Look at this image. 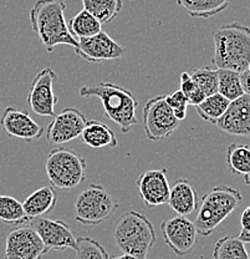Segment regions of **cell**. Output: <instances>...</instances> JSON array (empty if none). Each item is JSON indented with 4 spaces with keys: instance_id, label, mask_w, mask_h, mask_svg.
Instances as JSON below:
<instances>
[{
    "instance_id": "7",
    "label": "cell",
    "mask_w": 250,
    "mask_h": 259,
    "mask_svg": "<svg viewBox=\"0 0 250 259\" xmlns=\"http://www.w3.org/2000/svg\"><path fill=\"white\" fill-rule=\"evenodd\" d=\"M75 221L83 226H97L111 217L118 202L101 185H90L74 201Z\"/></svg>"
},
{
    "instance_id": "4",
    "label": "cell",
    "mask_w": 250,
    "mask_h": 259,
    "mask_svg": "<svg viewBox=\"0 0 250 259\" xmlns=\"http://www.w3.org/2000/svg\"><path fill=\"white\" fill-rule=\"evenodd\" d=\"M156 238L157 237L152 222L143 213L137 210L125 212L115 225L114 239L118 249L137 259H147Z\"/></svg>"
},
{
    "instance_id": "15",
    "label": "cell",
    "mask_w": 250,
    "mask_h": 259,
    "mask_svg": "<svg viewBox=\"0 0 250 259\" xmlns=\"http://www.w3.org/2000/svg\"><path fill=\"white\" fill-rule=\"evenodd\" d=\"M167 168L148 169L137 178V187L144 204L148 207H158L168 203L169 185Z\"/></svg>"
},
{
    "instance_id": "19",
    "label": "cell",
    "mask_w": 250,
    "mask_h": 259,
    "mask_svg": "<svg viewBox=\"0 0 250 259\" xmlns=\"http://www.w3.org/2000/svg\"><path fill=\"white\" fill-rule=\"evenodd\" d=\"M23 208L26 217L29 218V222L34 218L42 217L47 214L51 210L55 209L58 204V193L51 186H44V187L37 188L30 196L25 198L23 202Z\"/></svg>"
},
{
    "instance_id": "28",
    "label": "cell",
    "mask_w": 250,
    "mask_h": 259,
    "mask_svg": "<svg viewBox=\"0 0 250 259\" xmlns=\"http://www.w3.org/2000/svg\"><path fill=\"white\" fill-rule=\"evenodd\" d=\"M0 220L10 226L29 222L21 202H19L14 197L5 196V194H0Z\"/></svg>"
},
{
    "instance_id": "30",
    "label": "cell",
    "mask_w": 250,
    "mask_h": 259,
    "mask_svg": "<svg viewBox=\"0 0 250 259\" xmlns=\"http://www.w3.org/2000/svg\"><path fill=\"white\" fill-rule=\"evenodd\" d=\"M76 259H110L109 253L96 239L90 237L76 238Z\"/></svg>"
},
{
    "instance_id": "12",
    "label": "cell",
    "mask_w": 250,
    "mask_h": 259,
    "mask_svg": "<svg viewBox=\"0 0 250 259\" xmlns=\"http://www.w3.org/2000/svg\"><path fill=\"white\" fill-rule=\"evenodd\" d=\"M86 120L85 115L76 107H66L59 115L54 116L45 131L46 141L51 145H63L79 139Z\"/></svg>"
},
{
    "instance_id": "24",
    "label": "cell",
    "mask_w": 250,
    "mask_h": 259,
    "mask_svg": "<svg viewBox=\"0 0 250 259\" xmlns=\"http://www.w3.org/2000/svg\"><path fill=\"white\" fill-rule=\"evenodd\" d=\"M101 24L95 16H92L85 9L77 13L74 18L67 21V28L75 39L90 37L101 31Z\"/></svg>"
},
{
    "instance_id": "13",
    "label": "cell",
    "mask_w": 250,
    "mask_h": 259,
    "mask_svg": "<svg viewBox=\"0 0 250 259\" xmlns=\"http://www.w3.org/2000/svg\"><path fill=\"white\" fill-rule=\"evenodd\" d=\"M75 53L88 63H101L106 60H116L125 54L126 49L115 41L105 31L97 32L90 37L77 39Z\"/></svg>"
},
{
    "instance_id": "3",
    "label": "cell",
    "mask_w": 250,
    "mask_h": 259,
    "mask_svg": "<svg viewBox=\"0 0 250 259\" xmlns=\"http://www.w3.org/2000/svg\"><path fill=\"white\" fill-rule=\"evenodd\" d=\"M213 64L218 69L243 72L250 66V30L239 23L220 26L213 36Z\"/></svg>"
},
{
    "instance_id": "20",
    "label": "cell",
    "mask_w": 250,
    "mask_h": 259,
    "mask_svg": "<svg viewBox=\"0 0 250 259\" xmlns=\"http://www.w3.org/2000/svg\"><path fill=\"white\" fill-rule=\"evenodd\" d=\"M80 139L83 145L88 146L95 150H101L105 147L115 148L118 145V140L106 123L98 122V121L91 120L87 121L83 127Z\"/></svg>"
},
{
    "instance_id": "23",
    "label": "cell",
    "mask_w": 250,
    "mask_h": 259,
    "mask_svg": "<svg viewBox=\"0 0 250 259\" xmlns=\"http://www.w3.org/2000/svg\"><path fill=\"white\" fill-rule=\"evenodd\" d=\"M83 9L95 16L100 24H109L116 19L123 8V0H81Z\"/></svg>"
},
{
    "instance_id": "25",
    "label": "cell",
    "mask_w": 250,
    "mask_h": 259,
    "mask_svg": "<svg viewBox=\"0 0 250 259\" xmlns=\"http://www.w3.org/2000/svg\"><path fill=\"white\" fill-rule=\"evenodd\" d=\"M218 94L233 101L238 97L245 95L240 82V72L233 70L218 69ZM248 95V94H246Z\"/></svg>"
},
{
    "instance_id": "6",
    "label": "cell",
    "mask_w": 250,
    "mask_h": 259,
    "mask_svg": "<svg viewBox=\"0 0 250 259\" xmlns=\"http://www.w3.org/2000/svg\"><path fill=\"white\" fill-rule=\"evenodd\" d=\"M45 171L51 187L71 191L86 180V160L67 148H54L47 155Z\"/></svg>"
},
{
    "instance_id": "5",
    "label": "cell",
    "mask_w": 250,
    "mask_h": 259,
    "mask_svg": "<svg viewBox=\"0 0 250 259\" xmlns=\"http://www.w3.org/2000/svg\"><path fill=\"white\" fill-rule=\"evenodd\" d=\"M243 196L230 186H216L201 198L194 223L197 234L209 237L217 227L235 210Z\"/></svg>"
},
{
    "instance_id": "35",
    "label": "cell",
    "mask_w": 250,
    "mask_h": 259,
    "mask_svg": "<svg viewBox=\"0 0 250 259\" xmlns=\"http://www.w3.org/2000/svg\"><path fill=\"white\" fill-rule=\"evenodd\" d=\"M110 259H137V258L133 257V255L125 254V253H123L122 255H114V257H110Z\"/></svg>"
},
{
    "instance_id": "33",
    "label": "cell",
    "mask_w": 250,
    "mask_h": 259,
    "mask_svg": "<svg viewBox=\"0 0 250 259\" xmlns=\"http://www.w3.org/2000/svg\"><path fill=\"white\" fill-rule=\"evenodd\" d=\"M198 89V86L195 85L194 81L190 77L189 72L183 71L181 74V89L179 90L184 94L185 97H189Z\"/></svg>"
},
{
    "instance_id": "22",
    "label": "cell",
    "mask_w": 250,
    "mask_h": 259,
    "mask_svg": "<svg viewBox=\"0 0 250 259\" xmlns=\"http://www.w3.org/2000/svg\"><path fill=\"white\" fill-rule=\"evenodd\" d=\"M227 164L229 171L235 176L243 177L244 183L249 185L250 180V148L248 145L233 144L227 150Z\"/></svg>"
},
{
    "instance_id": "14",
    "label": "cell",
    "mask_w": 250,
    "mask_h": 259,
    "mask_svg": "<svg viewBox=\"0 0 250 259\" xmlns=\"http://www.w3.org/2000/svg\"><path fill=\"white\" fill-rule=\"evenodd\" d=\"M29 223L40 237L47 250H75L76 248V238L69 225L64 221L37 217Z\"/></svg>"
},
{
    "instance_id": "11",
    "label": "cell",
    "mask_w": 250,
    "mask_h": 259,
    "mask_svg": "<svg viewBox=\"0 0 250 259\" xmlns=\"http://www.w3.org/2000/svg\"><path fill=\"white\" fill-rule=\"evenodd\" d=\"M47 252L31 227L13 229L5 239V259H41Z\"/></svg>"
},
{
    "instance_id": "9",
    "label": "cell",
    "mask_w": 250,
    "mask_h": 259,
    "mask_svg": "<svg viewBox=\"0 0 250 259\" xmlns=\"http://www.w3.org/2000/svg\"><path fill=\"white\" fill-rule=\"evenodd\" d=\"M58 79L51 67H45L35 75L28 94V105L31 111L44 117L55 116L59 97L54 93V82Z\"/></svg>"
},
{
    "instance_id": "21",
    "label": "cell",
    "mask_w": 250,
    "mask_h": 259,
    "mask_svg": "<svg viewBox=\"0 0 250 259\" xmlns=\"http://www.w3.org/2000/svg\"><path fill=\"white\" fill-rule=\"evenodd\" d=\"M230 0H177L188 15L195 19H209L224 12Z\"/></svg>"
},
{
    "instance_id": "34",
    "label": "cell",
    "mask_w": 250,
    "mask_h": 259,
    "mask_svg": "<svg viewBox=\"0 0 250 259\" xmlns=\"http://www.w3.org/2000/svg\"><path fill=\"white\" fill-rule=\"evenodd\" d=\"M249 79H250V69L245 70V71L240 72V82L244 89V93L249 95Z\"/></svg>"
},
{
    "instance_id": "27",
    "label": "cell",
    "mask_w": 250,
    "mask_h": 259,
    "mask_svg": "<svg viewBox=\"0 0 250 259\" xmlns=\"http://www.w3.org/2000/svg\"><path fill=\"white\" fill-rule=\"evenodd\" d=\"M213 259H249L245 243L235 237H223L214 244Z\"/></svg>"
},
{
    "instance_id": "29",
    "label": "cell",
    "mask_w": 250,
    "mask_h": 259,
    "mask_svg": "<svg viewBox=\"0 0 250 259\" xmlns=\"http://www.w3.org/2000/svg\"><path fill=\"white\" fill-rule=\"evenodd\" d=\"M189 75L206 97L217 94L218 70L211 69L209 66L197 67V69H193V71L189 72Z\"/></svg>"
},
{
    "instance_id": "2",
    "label": "cell",
    "mask_w": 250,
    "mask_h": 259,
    "mask_svg": "<svg viewBox=\"0 0 250 259\" xmlns=\"http://www.w3.org/2000/svg\"><path fill=\"white\" fill-rule=\"evenodd\" d=\"M79 95L85 99H100L105 115L115 122L123 134H127L137 123L136 97L130 90L114 82H98L80 89Z\"/></svg>"
},
{
    "instance_id": "1",
    "label": "cell",
    "mask_w": 250,
    "mask_h": 259,
    "mask_svg": "<svg viewBox=\"0 0 250 259\" xmlns=\"http://www.w3.org/2000/svg\"><path fill=\"white\" fill-rule=\"evenodd\" d=\"M66 4L61 0H36L29 15L33 30L45 50L53 53L58 45L76 48L77 41L67 28Z\"/></svg>"
},
{
    "instance_id": "17",
    "label": "cell",
    "mask_w": 250,
    "mask_h": 259,
    "mask_svg": "<svg viewBox=\"0 0 250 259\" xmlns=\"http://www.w3.org/2000/svg\"><path fill=\"white\" fill-rule=\"evenodd\" d=\"M0 125L8 135L26 142L39 140L45 132V128L33 120L25 110H19L15 107H8L5 110L0 120Z\"/></svg>"
},
{
    "instance_id": "16",
    "label": "cell",
    "mask_w": 250,
    "mask_h": 259,
    "mask_svg": "<svg viewBox=\"0 0 250 259\" xmlns=\"http://www.w3.org/2000/svg\"><path fill=\"white\" fill-rule=\"evenodd\" d=\"M216 125L225 134L248 137L250 134V96L245 94L230 101Z\"/></svg>"
},
{
    "instance_id": "10",
    "label": "cell",
    "mask_w": 250,
    "mask_h": 259,
    "mask_svg": "<svg viewBox=\"0 0 250 259\" xmlns=\"http://www.w3.org/2000/svg\"><path fill=\"white\" fill-rule=\"evenodd\" d=\"M161 233L166 244L179 257L189 254L197 243L194 223L184 215L168 218L161 223Z\"/></svg>"
},
{
    "instance_id": "26",
    "label": "cell",
    "mask_w": 250,
    "mask_h": 259,
    "mask_svg": "<svg viewBox=\"0 0 250 259\" xmlns=\"http://www.w3.org/2000/svg\"><path fill=\"white\" fill-rule=\"evenodd\" d=\"M229 102V100H227L224 96L217 93L211 96H207L199 105L195 106V110H197V113L199 115L202 120L216 125L217 121L225 112Z\"/></svg>"
},
{
    "instance_id": "31",
    "label": "cell",
    "mask_w": 250,
    "mask_h": 259,
    "mask_svg": "<svg viewBox=\"0 0 250 259\" xmlns=\"http://www.w3.org/2000/svg\"><path fill=\"white\" fill-rule=\"evenodd\" d=\"M166 102L171 110L173 111L174 116L178 121L184 120L185 116H187V107H188V101L187 97L184 96V94L181 90L174 91L171 95L166 96Z\"/></svg>"
},
{
    "instance_id": "18",
    "label": "cell",
    "mask_w": 250,
    "mask_h": 259,
    "mask_svg": "<svg viewBox=\"0 0 250 259\" xmlns=\"http://www.w3.org/2000/svg\"><path fill=\"white\" fill-rule=\"evenodd\" d=\"M168 204L178 215H188L198 208L199 197L192 182L185 178L176 181L169 190Z\"/></svg>"
},
{
    "instance_id": "32",
    "label": "cell",
    "mask_w": 250,
    "mask_h": 259,
    "mask_svg": "<svg viewBox=\"0 0 250 259\" xmlns=\"http://www.w3.org/2000/svg\"><path fill=\"white\" fill-rule=\"evenodd\" d=\"M249 213H250V207H245V209L243 210L241 213V217H240V227H241V231L239 237L236 238L239 239L240 242L243 243H249L250 242V226H249Z\"/></svg>"
},
{
    "instance_id": "8",
    "label": "cell",
    "mask_w": 250,
    "mask_h": 259,
    "mask_svg": "<svg viewBox=\"0 0 250 259\" xmlns=\"http://www.w3.org/2000/svg\"><path fill=\"white\" fill-rule=\"evenodd\" d=\"M181 121L167 105L166 96L158 95L147 100L143 107V127L147 139L153 142L169 139Z\"/></svg>"
}]
</instances>
